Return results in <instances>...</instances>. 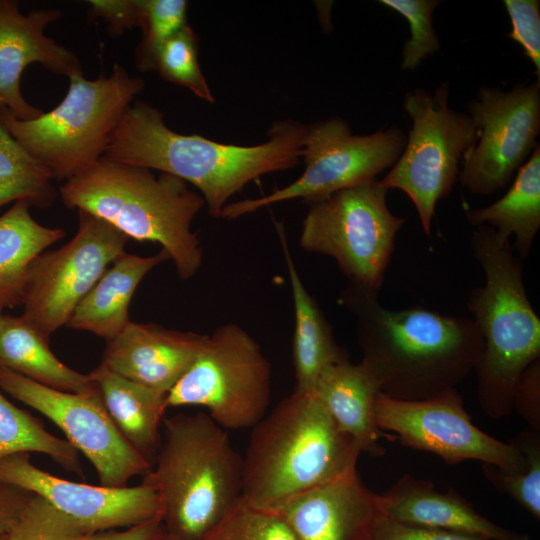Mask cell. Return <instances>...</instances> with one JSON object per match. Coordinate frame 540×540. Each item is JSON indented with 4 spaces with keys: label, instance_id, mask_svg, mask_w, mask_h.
I'll return each instance as SVG.
<instances>
[{
    "label": "cell",
    "instance_id": "cell-5",
    "mask_svg": "<svg viewBox=\"0 0 540 540\" xmlns=\"http://www.w3.org/2000/svg\"><path fill=\"white\" fill-rule=\"evenodd\" d=\"M243 457L207 413L165 417L145 482L158 493L171 540H202L242 496Z\"/></svg>",
    "mask_w": 540,
    "mask_h": 540
},
{
    "label": "cell",
    "instance_id": "cell-38",
    "mask_svg": "<svg viewBox=\"0 0 540 540\" xmlns=\"http://www.w3.org/2000/svg\"><path fill=\"white\" fill-rule=\"evenodd\" d=\"M513 410L530 429L540 431V358L521 374L514 390Z\"/></svg>",
    "mask_w": 540,
    "mask_h": 540
},
{
    "label": "cell",
    "instance_id": "cell-31",
    "mask_svg": "<svg viewBox=\"0 0 540 540\" xmlns=\"http://www.w3.org/2000/svg\"><path fill=\"white\" fill-rule=\"evenodd\" d=\"M155 70L164 80L187 88L200 99L215 101L199 65L198 38L191 26L186 25L162 45Z\"/></svg>",
    "mask_w": 540,
    "mask_h": 540
},
{
    "label": "cell",
    "instance_id": "cell-15",
    "mask_svg": "<svg viewBox=\"0 0 540 540\" xmlns=\"http://www.w3.org/2000/svg\"><path fill=\"white\" fill-rule=\"evenodd\" d=\"M0 389L60 428L66 440L92 463L100 485L127 486L132 477L150 471L151 465L113 423L94 384L87 392H65L0 367Z\"/></svg>",
    "mask_w": 540,
    "mask_h": 540
},
{
    "label": "cell",
    "instance_id": "cell-26",
    "mask_svg": "<svg viewBox=\"0 0 540 540\" xmlns=\"http://www.w3.org/2000/svg\"><path fill=\"white\" fill-rule=\"evenodd\" d=\"M0 367L44 386L73 393L93 388L88 374L61 362L42 335L23 315H4L0 323Z\"/></svg>",
    "mask_w": 540,
    "mask_h": 540
},
{
    "label": "cell",
    "instance_id": "cell-4",
    "mask_svg": "<svg viewBox=\"0 0 540 540\" xmlns=\"http://www.w3.org/2000/svg\"><path fill=\"white\" fill-rule=\"evenodd\" d=\"M63 204L110 224L128 238L161 245L182 280L200 269L202 247L192 222L205 202L175 176L100 158L59 188Z\"/></svg>",
    "mask_w": 540,
    "mask_h": 540
},
{
    "label": "cell",
    "instance_id": "cell-30",
    "mask_svg": "<svg viewBox=\"0 0 540 540\" xmlns=\"http://www.w3.org/2000/svg\"><path fill=\"white\" fill-rule=\"evenodd\" d=\"M510 442L521 452L525 464L516 471H504L481 464L484 475L495 488L512 497L535 520H540V431H522Z\"/></svg>",
    "mask_w": 540,
    "mask_h": 540
},
{
    "label": "cell",
    "instance_id": "cell-25",
    "mask_svg": "<svg viewBox=\"0 0 540 540\" xmlns=\"http://www.w3.org/2000/svg\"><path fill=\"white\" fill-rule=\"evenodd\" d=\"M26 201L15 202L0 215V307L23 304L28 273L33 261L62 239L59 227L38 223Z\"/></svg>",
    "mask_w": 540,
    "mask_h": 540
},
{
    "label": "cell",
    "instance_id": "cell-24",
    "mask_svg": "<svg viewBox=\"0 0 540 540\" xmlns=\"http://www.w3.org/2000/svg\"><path fill=\"white\" fill-rule=\"evenodd\" d=\"M166 260L169 256L162 249L147 257L123 253L79 302L67 326L110 341L131 321L129 304L140 281Z\"/></svg>",
    "mask_w": 540,
    "mask_h": 540
},
{
    "label": "cell",
    "instance_id": "cell-6",
    "mask_svg": "<svg viewBox=\"0 0 540 540\" xmlns=\"http://www.w3.org/2000/svg\"><path fill=\"white\" fill-rule=\"evenodd\" d=\"M470 248L485 275L467 307L483 339L475 368L481 410L494 420L513 410V395L523 371L540 358V318L527 296L522 259L509 238L478 226Z\"/></svg>",
    "mask_w": 540,
    "mask_h": 540
},
{
    "label": "cell",
    "instance_id": "cell-40",
    "mask_svg": "<svg viewBox=\"0 0 540 540\" xmlns=\"http://www.w3.org/2000/svg\"><path fill=\"white\" fill-rule=\"evenodd\" d=\"M32 493L0 481V538L8 536L19 521Z\"/></svg>",
    "mask_w": 540,
    "mask_h": 540
},
{
    "label": "cell",
    "instance_id": "cell-17",
    "mask_svg": "<svg viewBox=\"0 0 540 540\" xmlns=\"http://www.w3.org/2000/svg\"><path fill=\"white\" fill-rule=\"evenodd\" d=\"M61 17L58 9H36L23 14L14 0H0V107L18 120H31L43 111L22 95L25 68L38 63L66 77L83 74L75 53L45 34L46 27Z\"/></svg>",
    "mask_w": 540,
    "mask_h": 540
},
{
    "label": "cell",
    "instance_id": "cell-10",
    "mask_svg": "<svg viewBox=\"0 0 540 540\" xmlns=\"http://www.w3.org/2000/svg\"><path fill=\"white\" fill-rule=\"evenodd\" d=\"M448 98L447 82L433 93L417 88L405 94L403 108L412 128L398 160L380 180L388 190H402L411 199L428 237L436 204L450 194L459 163L476 141L472 118L451 109Z\"/></svg>",
    "mask_w": 540,
    "mask_h": 540
},
{
    "label": "cell",
    "instance_id": "cell-41",
    "mask_svg": "<svg viewBox=\"0 0 540 540\" xmlns=\"http://www.w3.org/2000/svg\"><path fill=\"white\" fill-rule=\"evenodd\" d=\"M167 534L158 515L124 531H99L87 535L85 540H167Z\"/></svg>",
    "mask_w": 540,
    "mask_h": 540
},
{
    "label": "cell",
    "instance_id": "cell-32",
    "mask_svg": "<svg viewBox=\"0 0 540 540\" xmlns=\"http://www.w3.org/2000/svg\"><path fill=\"white\" fill-rule=\"evenodd\" d=\"M142 38L136 48V65L141 72L155 70L162 45L188 25L185 0H138Z\"/></svg>",
    "mask_w": 540,
    "mask_h": 540
},
{
    "label": "cell",
    "instance_id": "cell-37",
    "mask_svg": "<svg viewBox=\"0 0 540 540\" xmlns=\"http://www.w3.org/2000/svg\"><path fill=\"white\" fill-rule=\"evenodd\" d=\"M369 540H485L469 535L409 525L391 520L383 515L377 518Z\"/></svg>",
    "mask_w": 540,
    "mask_h": 540
},
{
    "label": "cell",
    "instance_id": "cell-8",
    "mask_svg": "<svg viewBox=\"0 0 540 540\" xmlns=\"http://www.w3.org/2000/svg\"><path fill=\"white\" fill-rule=\"evenodd\" d=\"M387 192L372 179L309 202L300 247L333 258L348 284L379 294L406 221L389 210Z\"/></svg>",
    "mask_w": 540,
    "mask_h": 540
},
{
    "label": "cell",
    "instance_id": "cell-13",
    "mask_svg": "<svg viewBox=\"0 0 540 540\" xmlns=\"http://www.w3.org/2000/svg\"><path fill=\"white\" fill-rule=\"evenodd\" d=\"M476 141L463 156L459 181L469 192L491 195L504 188L538 145L540 82L509 91L482 86L468 106Z\"/></svg>",
    "mask_w": 540,
    "mask_h": 540
},
{
    "label": "cell",
    "instance_id": "cell-44",
    "mask_svg": "<svg viewBox=\"0 0 540 540\" xmlns=\"http://www.w3.org/2000/svg\"><path fill=\"white\" fill-rule=\"evenodd\" d=\"M167 540H171V539L167 538Z\"/></svg>",
    "mask_w": 540,
    "mask_h": 540
},
{
    "label": "cell",
    "instance_id": "cell-20",
    "mask_svg": "<svg viewBox=\"0 0 540 540\" xmlns=\"http://www.w3.org/2000/svg\"><path fill=\"white\" fill-rule=\"evenodd\" d=\"M380 514L397 522L441 529L485 540H531L481 515L453 490L438 491L433 483L404 474L377 494Z\"/></svg>",
    "mask_w": 540,
    "mask_h": 540
},
{
    "label": "cell",
    "instance_id": "cell-43",
    "mask_svg": "<svg viewBox=\"0 0 540 540\" xmlns=\"http://www.w3.org/2000/svg\"><path fill=\"white\" fill-rule=\"evenodd\" d=\"M0 540H7V536L0 538Z\"/></svg>",
    "mask_w": 540,
    "mask_h": 540
},
{
    "label": "cell",
    "instance_id": "cell-21",
    "mask_svg": "<svg viewBox=\"0 0 540 540\" xmlns=\"http://www.w3.org/2000/svg\"><path fill=\"white\" fill-rule=\"evenodd\" d=\"M312 391L337 426L349 435L361 452L381 456L385 450L380 438L388 436L376 422L375 402L379 388L361 363L348 358L328 368Z\"/></svg>",
    "mask_w": 540,
    "mask_h": 540
},
{
    "label": "cell",
    "instance_id": "cell-23",
    "mask_svg": "<svg viewBox=\"0 0 540 540\" xmlns=\"http://www.w3.org/2000/svg\"><path fill=\"white\" fill-rule=\"evenodd\" d=\"M113 423L131 447L154 464L165 418L166 395L102 365L88 374Z\"/></svg>",
    "mask_w": 540,
    "mask_h": 540
},
{
    "label": "cell",
    "instance_id": "cell-36",
    "mask_svg": "<svg viewBox=\"0 0 540 540\" xmlns=\"http://www.w3.org/2000/svg\"><path fill=\"white\" fill-rule=\"evenodd\" d=\"M503 3L512 27L507 36L521 46L540 82V1L504 0Z\"/></svg>",
    "mask_w": 540,
    "mask_h": 540
},
{
    "label": "cell",
    "instance_id": "cell-1",
    "mask_svg": "<svg viewBox=\"0 0 540 540\" xmlns=\"http://www.w3.org/2000/svg\"><path fill=\"white\" fill-rule=\"evenodd\" d=\"M339 303L355 318L360 361L380 393L423 400L456 389L475 371L483 339L472 318L422 306L390 309L378 293L347 284Z\"/></svg>",
    "mask_w": 540,
    "mask_h": 540
},
{
    "label": "cell",
    "instance_id": "cell-14",
    "mask_svg": "<svg viewBox=\"0 0 540 540\" xmlns=\"http://www.w3.org/2000/svg\"><path fill=\"white\" fill-rule=\"evenodd\" d=\"M379 429L409 448L426 451L450 465L467 460L516 471L525 464L511 443L496 439L474 425L456 389L416 401L379 393L375 402Z\"/></svg>",
    "mask_w": 540,
    "mask_h": 540
},
{
    "label": "cell",
    "instance_id": "cell-39",
    "mask_svg": "<svg viewBox=\"0 0 540 540\" xmlns=\"http://www.w3.org/2000/svg\"><path fill=\"white\" fill-rule=\"evenodd\" d=\"M86 3L90 17L106 22L112 36H119L128 29L139 27L138 0H89Z\"/></svg>",
    "mask_w": 540,
    "mask_h": 540
},
{
    "label": "cell",
    "instance_id": "cell-42",
    "mask_svg": "<svg viewBox=\"0 0 540 540\" xmlns=\"http://www.w3.org/2000/svg\"><path fill=\"white\" fill-rule=\"evenodd\" d=\"M4 314H3V308L0 307V323L2 321V318H3Z\"/></svg>",
    "mask_w": 540,
    "mask_h": 540
},
{
    "label": "cell",
    "instance_id": "cell-7",
    "mask_svg": "<svg viewBox=\"0 0 540 540\" xmlns=\"http://www.w3.org/2000/svg\"><path fill=\"white\" fill-rule=\"evenodd\" d=\"M62 101L31 120H18L0 107L11 135L38 160L53 179L75 177L103 157L123 114L142 91L144 81L115 64L109 76L94 80L69 77Z\"/></svg>",
    "mask_w": 540,
    "mask_h": 540
},
{
    "label": "cell",
    "instance_id": "cell-9",
    "mask_svg": "<svg viewBox=\"0 0 540 540\" xmlns=\"http://www.w3.org/2000/svg\"><path fill=\"white\" fill-rule=\"evenodd\" d=\"M271 364L256 340L234 323L218 326L166 395L167 407L200 406L225 430L253 428L266 415Z\"/></svg>",
    "mask_w": 540,
    "mask_h": 540
},
{
    "label": "cell",
    "instance_id": "cell-22",
    "mask_svg": "<svg viewBox=\"0 0 540 540\" xmlns=\"http://www.w3.org/2000/svg\"><path fill=\"white\" fill-rule=\"evenodd\" d=\"M293 300L292 357L297 390L309 391L331 366L348 358L337 343L332 327L315 298L300 278L286 233L276 224Z\"/></svg>",
    "mask_w": 540,
    "mask_h": 540
},
{
    "label": "cell",
    "instance_id": "cell-11",
    "mask_svg": "<svg viewBox=\"0 0 540 540\" xmlns=\"http://www.w3.org/2000/svg\"><path fill=\"white\" fill-rule=\"evenodd\" d=\"M406 139L396 126L369 135H353L348 123L340 117L308 125L301 151L305 162L301 176L267 195L228 203L220 218L236 219L262 207L292 199L309 203L375 179L396 163Z\"/></svg>",
    "mask_w": 540,
    "mask_h": 540
},
{
    "label": "cell",
    "instance_id": "cell-3",
    "mask_svg": "<svg viewBox=\"0 0 540 540\" xmlns=\"http://www.w3.org/2000/svg\"><path fill=\"white\" fill-rule=\"evenodd\" d=\"M361 453L312 391L295 389L252 428L241 499L277 513L298 495L355 469Z\"/></svg>",
    "mask_w": 540,
    "mask_h": 540
},
{
    "label": "cell",
    "instance_id": "cell-33",
    "mask_svg": "<svg viewBox=\"0 0 540 540\" xmlns=\"http://www.w3.org/2000/svg\"><path fill=\"white\" fill-rule=\"evenodd\" d=\"M379 3L404 17L409 25L410 38L403 48V70L416 69L427 56L440 50L432 18L439 0H380Z\"/></svg>",
    "mask_w": 540,
    "mask_h": 540
},
{
    "label": "cell",
    "instance_id": "cell-34",
    "mask_svg": "<svg viewBox=\"0 0 540 540\" xmlns=\"http://www.w3.org/2000/svg\"><path fill=\"white\" fill-rule=\"evenodd\" d=\"M202 540H297L277 514L252 508L242 499Z\"/></svg>",
    "mask_w": 540,
    "mask_h": 540
},
{
    "label": "cell",
    "instance_id": "cell-12",
    "mask_svg": "<svg viewBox=\"0 0 540 540\" xmlns=\"http://www.w3.org/2000/svg\"><path fill=\"white\" fill-rule=\"evenodd\" d=\"M78 229L64 246L41 253L31 264L23 316L45 337L67 325L74 309L123 253L128 237L78 210Z\"/></svg>",
    "mask_w": 540,
    "mask_h": 540
},
{
    "label": "cell",
    "instance_id": "cell-28",
    "mask_svg": "<svg viewBox=\"0 0 540 540\" xmlns=\"http://www.w3.org/2000/svg\"><path fill=\"white\" fill-rule=\"evenodd\" d=\"M1 391L0 459L16 453H42L68 472L83 477L79 452L66 439L48 432L40 421L14 405Z\"/></svg>",
    "mask_w": 540,
    "mask_h": 540
},
{
    "label": "cell",
    "instance_id": "cell-35",
    "mask_svg": "<svg viewBox=\"0 0 540 540\" xmlns=\"http://www.w3.org/2000/svg\"><path fill=\"white\" fill-rule=\"evenodd\" d=\"M88 534L43 498L32 494L7 540H85Z\"/></svg>",
    "mask_w": 540,
    "mask_h": 540
},
{
    "label": "cell",
    "instance_id": "cell-29",
    "mask_svg": "<svg viewBox=\"0 0 540 540\" xmlns=\"http://www.w3.org/2000/svg\"><path fill=\"white\" fill-rule=\"evenodd\" d=\"M51 173L11 135L0 118V208L26 201L45 207L54 201Z\"/></svg>",
    "mask_w": 540,
    "mask_h": 540
},
{
    "label": "cell",
    "instance_id": "cell-27",
    "mask_svg": "<svg viewBox=\"0 0 540 540\" xmlns=\"http://www.w3.org/2000/svg\"><path fill=\"white\" fill-rule=\"evenodd\" d=\"M474 227L489 226L499 235L511 238L512 247L520 259L529 256L540 228V147L519 168L509 190L486 207L466 212Z\"/></svg>",
    "mask_w": 540,
    "mask_h": 540
},
{
    "label": "cell",
    "instance_id": "cell-18",
    "mask_svg": "<svg viewBox=\"0 0 540 540\" xmlns=\"http://www.w3.org/2000/svg\"><path fill=\"white\" fill-rule=\"evenodd\" d=\"M275 514L297 540H369L380 511L377 494L355 468L298 495Z\"/></svg>",
    "mask_w": 540,
    "mask_h": 540
},
{
    "label": "cell",
    "instance_id": "cell-16",
    "mask_svg": "<svg viewBox=\"0 0 540 540\" xmlns=\"http://www.w3.org/2000/svg\"><path fill=\"white\" fill-rule=\"evenodd\" d=\"M0 481L40 496L90 533L131 527L161 515L158 493L145 481L132 487L73 482L38 468L29 453L1 458Z\"/></svg>",
    "mask_w": 540,
    "mask_h": 540
},
{
    "label": "cell",
    "instance_id": "cell-2",
    "mask_svg": "<svg viewBox=\"0 0 540 540\" xmlns=\"http://www.w3.org/2000/svg\"><path fill=\"white\" fill-rule=\"evenodd\" d=\"M305 132L306 125L288 119L274 122L267 141L261 144H225L197 134H180L166 125L160 110L135 102L123 114L103 157L192 184L209 214L220 218L230 197L248 183L297 164Z\"/></svg>",
    "mask_w": 540,
    "mask_h": 540
},
{
    "label": "cell",
    "instance_id": "cell-19",
    "mask_svg": "<svg viewBox=\"0 0 540 540\" xmlns=\"http://www.w3.org/2000/svg\"><path fill=\"white\" fill-rule=\"evenodd\" d=\"M207 337L130 321L107 342L100 365L167 395L193 364Z\"/></svg>",
    "mask_w": 540,
    "mask_h": 540
}]
</instances>
